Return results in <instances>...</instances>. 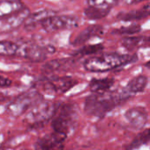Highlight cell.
<instances>
[{"instance_id": "cell-1", "label": "cell", "mask_w": 150, "mask_h": 150, "mask_svg": "<svg viewBox=\"0 0 150 150\" xmlns=\"http://www.w3.org/2000/svg\"><path fill=\"white\" fill-rule=\"evenodd\" d=\"M137 55L122 54L118 53H105L91 56L84 62V68L87 71L103 73L111 71L137 61Z\"/></svg>"}, {"instance_id": "cell-2", "label": "cell", "mask_w": 150, "mask_h": 150, "mask_svg": "<svg viewBox=\"0 0 150 150\" xmlns=\"http://www.w3.org/2000/svg\"><path fill=\"white\" fill-rule=\"evenodd\" d=\"M126 95L128 94L126 92L115 95L104 92L90 95L85 100V112L93 117H103L126 98Z\"/></svg>"}, {"instance_id": "cell-3", "label": "cell", "mask_w": 150, "mask_h": 150, "mask_svg": "<svg viewBox=\"0 0 150 150\" xmlns=\"http://www.w3.org/2000/svg\"><path fill=\"white\" fill-rule=\"evenodd\" d=\"M77 111L72 104H61L56 106L51 127L55 132L66 135L77 122Z\"/></svg>"}, {"instance_id": "cell-4", "label": "cell", "mask_w": 150, "mask_h": 150, "mask_svg": "<svg viewBox=\"0 0 150 150\" xmlns=\"http://www.w3.org/2000/svg\"><path fill=\"white\" fill-rule=\"evenodd\" d=\"M79 19L72 15H57L54 14L50 16L41 24L42 29L47 33H52L62 30H69L77 27Z\"/></svg>"}, {"instance_id": "cell-5", "label": "cell", "mask_w": 150, "mask_h": 150, "mask_svg": "<svg viewBox=\"0 0 150 150\" xmlns=\"http://www.w3.org/2000/svg\"><path fill=\"white\" fill-rule=\"evenodd\" d=\"M41 100V96L35 91H28L19 96L8 106L7 111L11 115L17 116L23 113L30 106H34Z\"/></svg>"}, {"instance_id": "cell-6", "label": "cell", "mask_w": 150, "mask_h": 150, "mask_svg": "<svg viewBox=\"0 0 150 150\" xmlns=\"http://www.w3.org/2000/svg\"><path fill=\"white\" fill-rule=\"evenodd\" d=\"M30 14L29 9L26 6L13 14L0 18V34L9 33L18 29L19 26L24 25L26 19Z\"/></svg>"}, {"instance_id": "cell-7", "label": "cell", "mask_w": 150, "mask_h": 150, "mask_svg": "<svg viewBox=\"0 0 150 150\" xmlns=\"http://www.w3.org/2000/svg\"><path fill=\"white\" fill-rule=\"evenodd\" d=\"M21 54L33 62H42L46 60L48 54H53L55 48L51 46L41 47L37 44H27L19 50Z\"/></svg>"}, {"instance_id": "cell-8", "label": "cell", "mask_w": 150, "mask_h": 150, "mask_svg": "<svg viewBox=\"0 0 150 150\" xmlns=\"http://www.w3.org/2000/svg\"><path fill=\"white\" fill-rule=\"evenodd\" d=\"M56 106L49 103H37L34 105V108L29 114L30 119L33 121V125L42 124L44 121L48 120L50 117L54 115Z\"/></svg>"}, {"instance_id": "cell-9", "label": "cell", "mask_w": 150, "mask_h": 150, "mask_svg": "<svg viewBox=\"0 0 150 150\" xmlns=\"http://www.w3.org/2000/svg\"><path fill=\"white\" fill-rule=\"evenodd\" d=\"M65 137L66 135L54 131V133L46 134L39 138L34 144V149L53 150L64 142V141L65 140Z\"/></svg>"}, {"instance_id": "cell-10", "label": "cell", "mask_w": 150, "mask_h": 150, "mask_svg": "<svg viewBox=\"0 0 150 150\" xmlns=\"http://www.w3.org/2000/svg\"><path fill=\"white\" fill-rule=\"evenodd\" d=\"M126 119L129 124L136 129L142 128L148 121V113L145 108L141 106H136L126 111Z\"/></svg>"}, {"instance_id": "cell-11", "label": "cell", "mask_w": 150, "mask_h": 150, "mask_svg": "<svg viewBox=\"0 0 150 150\" xmlns=\"http://www.w3.org/2000/svg\"><path fill=\"white\" fill-rule=\"evenodd\" d=\"M47 86L56 92L65 93L77 84V81L70 76H60L50 78L46 83Z\"/></svg>"}, {"instance_id": "cell-12", "label": "cell", "mask_w": 150, "mask_h": 150, "mask_svg": "<svg viewBox=\"0 0 150 150\" xmlns=\"http://www.w3.org/2000/svg\"><path fill=\"white\" fill-rule=\"evenodd\" d=\"M103 33V26L99 25H92L88 26L84 30H82L77 35V37L73 40V41L71 43L72 44V46L78 47V46L83 45L84 43H86L92 38L101 36Z\"/></svg>"}, {"instance_id": "cell-13", "label": "cell", "mask_w": 150, "mask_h": 150, "mask_svg": "<svg viewBox=\"0 0 150 150\" xmlns=\"http://www.w3.org/2000/svg\"><path fill=\"white\" fill-rule=\"evenodd\" d=\"M150 16V3L145 4L142 8L138 10H133L126 12H119L117 16V19L122 21H136L144 19Z\"/></svg>"}, {"instance_id": "cell-14", "label": "cell", "mask_w": 150, "mask_h": 150, "mask_svg": "<svg viewBox=\"0 0 150 150\" xmlns=\"http://www.w3.org/2000/svg\"><path fill=\"white\" fill-rule=\"evenodd\" d=\"M56 14L54 11L51 10H41L36 12L31 13L24 23V27L27 31H31L35 28L38 25H41L44 19Z\"/></svg>"}, {"instance_id": "cell-15", "label": "cell", "mask_w": 150, "mask_h": 150, "mask_svg": "<svg viewBox=\"0 0 150 150\" xmlns=\"http://www.w3.org/2000/svg\"><path fill=\"white\" fill-rule=\"evenodd\" d=\"M148 84V77L143 75L137 76L131 79L125 88V92L126 94H137L144 91Z\"/></svg>"}, {"instance_id": "cell-16", "label": "cell", "mask_w": 150, "mask_h": 150, "mask_svg": "<svg viewBox=\"0 0 150 150\" xmlns=\"http://www.w3.org/2000/svg\"><path fill=\"white\" fill-rule=\"evenodd\" d=\"M121 44L127 50H134L141 47L150 46V37L142 36H127L122 39Z\"/></svg>"}, {"instance_id": "cell-17", "label": "cell", "mask_w": 150, "mask_h": 150, "mask_svg": "<svg viewBox=\"0 0 150 150\" xmlns=\"http://www.w3.org/2000/svg\"><path fill=\"white\" fill-rule=\"evenodd\" d=\"M24 7L21 0H2L0 1V18L13 14Z\"/></svg>"}, {"instance_id": "cell-18", "label": "cell", "mask_w": 150, "mask_h": 150, "mask_svg": "<svg viewBox=\"0 0 150 150\" xmlns=\"http://www.w3.org/2000/svg\"><path fill=\"white\" fill-rule=\"evenodd\" d=\"M113 78H94L89 83V89L94 93H103L109 91L114 84Z\"/></svg>"}, {"instance_id": "cell-19", "label": "cell", "mask_w": 150, "mask_h": 150, "mask_svg": "<svg viewBox=\"0 0 150 150\" xmlns=\"http://www.w3.org/2000/svg\"><path fill=\"white\" fill-rule=\"evenodd\" d=\"M20 50L19 46L11 40H0V55L13 56Z\"/></svg>"}, {"instance_id": "cell-20", "label": "cell", "mask_w": 150, "mask_h": 150, "mask_svg": "<svg viewBox=\"0 0 150 150\" xmlns=\"http://www.w3.org/2000/svg\"><path fill=\"white\" fill-rule=\"evenodd\" d=\"M150 142V128L146 129L141 132L133 140V142L128 145L126 150H133L139 149L140 147L146 145Z\"/></svg>"}, {"instance_id": "cell-21", "label": "cell", "mask_w": 150, "mask_h": 150, "mask_svg": "<svg viewBox=\"0 0 150 150\" xmlns=\"http://www.w3.org/2000/svg\"><path fill=\"white\" fill-rule=\"evenodd\" d=\"M119 0H88V6L110 11L118 4Z\"/></svg>"}, {"instance_id": "cell-22", "label": "cell", "mask_w": 150, "mask_h": 150, "mask_svg": "<svg viewBox=\"0 0 150 150\" xmlns=\"http://www.w3.org/2000/svg\"><path fill=\"white\" fill-rule=\"evenodd\" d=\"M103 49V46L102 44H92V45H88L85 46L81 48H80L79 50H77L74 53V56H87V55H92V54H95L97 53H99L100 51H102Z\"/></svg>"}, {"instance_id": "cell-23", "label": "cell", "mask_w": 150, "mask_h": 150, "mask_svg": "<svg viewBox=\"0 0 150 150\" xmlns=\"http://www.w3.org/2000/svg\"><path fill=\"white\" fill-rule=\"evenodd\" d=\"M68 60L67 59H56V60H52L48 62L47 63H45L42 67V69L44 72L46 73H51L54 71H57L63 68H65V65H67Z\"/></svg>"}, {"instance_id": "cell-24", "label": "cell", "mask_w": 150, "mask_h": 150, "mask_svg": "<svg viewBox=\"0 0 150 150\" xmlns=\"http://www.w3.org/2000/svg\"><path fill=\"white\" fill-rule=\"evenodd\" d=\"M141 31V27L138 24H133L126 26H121L112 31V33L117 35H133Z\"/></svg>"}, {"instance_id": "cell-25", "label": "cell", "mask_w": 150, "mask_h": 150, "mask_svg": "<svg viewBox=\"0 0 150 150\" xmlns=\"http://www.w3.org/2000/svg\"><path fill=\"white\" fill-rule=\"evenodd\" d=\"M110 11H103L95 7H91L88 6L84 10V13L85 16L89 18V19H99V18H103L104 17H106L108 15Z\"/></svg>"}, {"instance_id": "cell-26", "label": "cell", "mask_w": 150, "mask_h": 150, "mask_svg": "<svg viewBox=\"0 0 150 150\" xmlns=\"http://www.w3.org/2000/svg\"><path fill=\"white\" fill-rule=\"evenodd\" d=\"M11 84V81L6 77L0 76V87H9Z\"/></svg>"}, {"instance_id": "cell-27", "label": "cell", "mask_w": 150, "mask_h": 150, "mask_svg": "<svg viewBox=\"0 0 150 150\" xmlns=\"http://www.w3.org/2000/svg\"><path fill=\"white\" fill-rule=\"evenodd\" d=\"M147 0H123V2L127 4V5H132V4H139L141 2H144Z\"/></svg>"}, {"instance_id": "cell-28", "label": "cell", "mask_w": 150, "mask_h": 150, "mask_svg": "<svg viewBox=\"0 0 150 150\" xmlns=\"http://www.w3.org/2000/svg\"><path fill=\"white\" fill-rule=\"evenodd\" d=\"M146 67H148V68H150V61H149L147 63H146Z\"/></svg>"}]
</instances>
